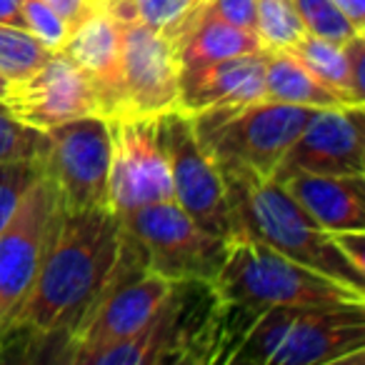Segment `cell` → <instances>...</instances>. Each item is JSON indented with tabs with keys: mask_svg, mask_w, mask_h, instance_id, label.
Here are the masks:
<instances>
[{
	"mask_svg": "<svg viewBox=\"0 0 365 365\" xmlns=\"http://www.w3.org/2000/svg\"><path fill=\"white\" fill-rule=\"evenodd\" d=\"M363 125V106L315 110L270 178L283 180L293 173L365 175Z\"/></svg>",
	"mask_w": 365,
	"mask_h": 365,
	"instance_id": "14",
	"label": "cell"
},
{
	"mask_svg": "<svg viewBox=\"0 0 365 365\" xmlns=\"http://www.w3.org/2000/svg\"><path fill=\"white\" fill-rule=\"evenodd\" d=\"M61 210V198L43 173L23 198L13 220L0 230V345L36 283Z\"/></svg>",
	"mask_w": 365,
	"mask_h": 365,
	"instance_id": "10",
	"label": "cell"
},
{
	"mask_svg": "<svg viewBox=\"0 0 365 365\" xmlns=\"http://www.w3.org/2000/svg\"><path fill=\"white\" fill-rule=\"evenodd\" d=\"M333 3L353 21L358 31H365V0H333Z\"/></svg>",
	"mask_w": 365,
	"mask_h": 365,
	"instance_id": "33",
	"label": "cell"
},
{
	"mask_svg": "<svg viewBox=\"0 0 365 365\" xmlns=\"http://www.w3.org/2000/svg\"><path fill=\"white\" fill-rule=\"evenodd\" d=\"M313 108L260 101L195 113L193 128L225 180L270 178L313 118Z\"/></svg>",
	"mask_w": 365,
	"mask_h": 365,
	"instance_id": "5",
	"label": "cell"
},
{
	"mask_svg": "<svg viewBox=\"0 0 365 365\" xmlns=\"http://www.w3.org/2000/svg\"><path fill=\"white\" fill-rule=\"evenodd\" d=\"M168 200H173V178L158 118L115 120L110 208L118 215H125L135 208Z\"/></svg>",
	"mask_w": 365,
	"mask_h": 365,
	"instance_id": "12",
	"label": "cell"
},
{
	"mask_svg": "<svg viewBox=\"0 0 365 365\" xmlns=\"http://www.w3.org/2000/svg\"><path fill=\"white\" fill-rule=\"evenodd\" d=\"M46 3L68 23L71 33L76 31V28L81 26L88 16H93V13L101 8L98 0H46Z\"/></svg>",
	"mask_w": 365,
	"mask_h": 365,
	"instance_id": "30",
	"label": "cell"
},
{
	"mask_svg": "<svg viewBox=\"0 0 365 365\" xmlns=\"http://www.w3.org/2000/svg\"><path fill=\"white\" fill-rule=\"evenodd\" d=\"M41 175L43 165H38V163H0V230L13 220L23 198Z\"/></svg>",
	"mask_w": 365,
	"mask_h": 365,
	"instance_id": "26",
	"label": "cell"
},
{
	"mask_svg": "<svg viewBox=\"0 0 365 365\" xmlns=\"http://www.w3.org/2000/svg\"><path fill=\"white\" fill-rule=\"evenodd\" d=\"M3 103L18 120L41 130L83 115H103L93 81L63 51L51 53L28 78L8 83Z\"/></svg>",
	"mask_w": 365,
	"mask_h": 365,
	"instance_id": "13",
	"label": "cell"
},
{
	"mask_svg": "<svg viewBox=\"0 0 365 365\" xmlns=\"http://www.w3.org/2000/svg\"><path fill=\"white\" fill-rule=\"evenodd\" d=\"M338 248L343 250V255L355 265L358 270L365 273V235L363 230H338L333 233Z\"/></svg>",
	"mask_w": 365,
	"mask_h": 365,
	"instance_id": "31",
	"label": "cell"
},
{
	"mask_svg": "<svg viewBox=\"0 0 365 365\" xmlns=\"http://www.w3.org/2000/svg\"><path fill=\"white\" fill-rule=\"evenodd\" d=\"M128 253V235L113 208L61 210L28 298L8 325L6 340L66 338L98 303ZM0 345V350H3Z\"/></svg>",
	"mask_w": 365,
	"mask_h": 365,
	"instance_id": "1",
	"label": "cell"
},
{
	"mask_svg": "<svg viewBox=\"0 0 365 365\" xmlns=\"http://www.w3.org/2000/svg\"><path fill=\"white\" fill-rule=\"evenodd\" d=\"M288 51L295 53V56H298L320 81L328 83L333 91L345 96L350 103L363 106V98H358V93L353 91V83H350V73H348V61H345V51L340 43L325 41V38L305 33V36L300 38L293 48H288Z\"/></svg>",
	"mask_w": 365,
	"mask_h": 365,
	"instance_id": "21",
	"label": "cell"
},
{
	"mask_svg": "<svg viewBox=\"0 0 365 365\" xmlns=\"http://www.w3.org/2000/svg\"><path fill=\"white\" fill-rule=\"evenodd\" d=\"M125 233L135 240L145 270L168 280H215L228 240L203 230L175 200L145 205L120 215Z\"/></svg>",
	"mask_w": 365,
	"mask_h": 365,
	"instance_id": "8",
	"label": "cell"
},
{
	"mask_svg": "<svg viewBox=\"0 0 365 365\" xmlns=\"http://www.w3.org/2000/svg\"><path fill=\"white\" fill-rule=\"evenodd\" d=\"M98 3H103V0H98Z\"/></svg>",
	"mask_w": 365,
	"mask_h": 365,
	"instance_id": "35",
	"label": "cell"
},
{
	"mask_svg": "<svg viewBox=\"0 0 365 365\" xmlns=\"http://www.w3.org/2000/svg\"><path fill=\"white\" fill-rule=\"evenodd\" d=\"M205 11L223 18L230 26L255 31V0H208Z\"/></svg>",
	"mask_w": 365,
	"mask_h": 365,
	"instance_id": "28",
	"label": "cell"
},
{
	"mask_svg": "<svg viewBox=\"0 0 365 365\" xmlns=\"http://www.w3.org/2000/svg\"><path fill=\"white\" fill-rule=\"evenodd\" d=\"M265 56L268 51H258L198 68H180L178 110L195 115L210 108L245 106L265 98Z\"/></svg>",
	"mask_w": 365,
	"mask_h": 365,
	"instance_id": "15",
	"label": "cell"
},
{
	"mask_svg": "<svg viewBox=\"0 0 365 365\" xmlns=\"http://www.w3.org/2000/svg\"><path fill=\"white\" fill-rule=\"evenodd\" d=\"M21 11L26 31L31 36H36L51 53L63 51L68 36H71V28L46 0H21Z\"/></svg>",
	"mask_w": 365,
	"mask_h": 365,
	"instance_id": "27",
	"label": "cell"
},
{
	"mask_svg": "<svg viewBox=\"0 0 365 365\" xmlns=\"http://www.w3.org/2000/svg\"><path fill=\"white\" fill-rule=\"evenodd\" d=\"M208 0H103L101 6L118 21H138L170 41Z\"/></svg>",
	"mask_w": 365,
	"mask_h": 365,
	"instance_id": "20",
	"label": "cell"
},
{
	"mask_svg": "<svg viewBox=\"0 0 365 365\" xmlns=\"http://www.w3.org/2000/svg\"><path fill=\"white\" fill-rule=\"evenodd\" d=\"M158 128L170 163L173 200L208 233L228 243L243 238L245 233L235 213L228 182L208 150L200 145L193 115L182 110L163 113L158 115Z\"/></svg>",
	"mask_w": 365,
	"mask_h": 365,
	"instance_id": "7",
	"label": "cell"
},
{
	"mask_svg": "<svg viewBox=\"0 0 365 365\" xmlns=\"http://www.w3.org/2000/svg\"><path fill=\"white\" fill-rule=\"evenodd\" d=\"M295 13L300 16L305 26V33L325 38L333 43H348L353 36H358V28L353 26L348 16L335 6L333 0H290Z\"/></svg>",
	"mask_w": 365,
	"mask_h": 365,
	"instance_id": "25",
	"label": "cell"
},
{
	"mask_svg": "<svg viewBox=\"0 0 365 365\" xmlns=\"http://www.w3.org/2000/svg\"><path fill=\"white\" fill-rule=\"evenodd\" d=\"M265 98L288 103V106L313 108V110L358 106L340 96L338 91H333L325 81H320L290 51H268L265 56Z\"/></svg>",
	"mask_w": 365,
	"mask_h": 365,
	"instance_id": "19",
	"label": "cell"
},
{
	"mask_svg": "<svg viewBox=\"0 0 365 365\" xmlns=\"http://www.w3.org/2000/svg\"><path fill=\"white\" fill-rule=\"evenodd\" d=\"M120 21L101 6L68 36L66 46H63V53L93 81L98 98H101V113L110 120L120 118Z\"/></svg>",
	"mask_w": 365,
	"mask_h": 365,
	"instance_id": "16",
	"label": "cell"
},
{
	"mask_svg": "<svg viewBox=\"0 0 365 365\" xmlns=\"http://www.w3.org/2000/svg\"><path fill=\"white\" fill-rule=\"evenodd\" d=\"M303 210L330 233L365 228V178L293 173L278 180Z\"/></svg>",
	"mask_w": 365,
	"mask_h": 365,
	"instance_id": "17",
	"label": "cell"
},
{
	"mask_svg": "<svg viewBox=\"0 0 365 365\" xmlns=\"http://www.w3.org/2000/svg\"><path fill=\"white\" fill-rule=\"evenodd\" d=\"M213 285L225 303L250 310L365 305V290L318 273L253 235L228 245Z\"/></svg>",
	"mask_w": 365,
	"mask_h": 365,
	"instance_id": "3",
	"label": "cell"
},
{
	"mask_svg": "<svg viewBox=\"0 0 365 365\" xmlns=\"http://www.w3.org/2000/svg\"><path fill=\"white\" fill-rule=\"evenodd\" d=\"M48 133L18 120L8 106L0 101V163H38L43 165L48 155Z\"/></svg>",
	"mask_w": 365,
	"mask_h": 365,
	"instance_id": "24",
	"label": "cell"
},
{
	"mask_svg": "<svg viewBox=\"0 0 365 365\" xmlns=\"http://www.w3.org/2000/svg\"><path fill=\"white\" fill-rule=\"evenodd\" d=\"M128 235V233H125ZM173 290V280L145 270L135 240L128 235V253L118 275L110 280L98 303L63 338L58 360L88 365L93 355L113 348L120 340L135 335L153 320Z\"/></svg>",
	"mask_w": 365,
	"mask_h": 365,
	"instance_id": "6",
	"label": "cell"
},
{
	"mask_svg": "<svg viewBox=\"0 0 365 365\" xmlns=\"http://www.w3.org/2000/svg\"><path fill=\"white\" fill-rule=\"evenodd\" d=\"M225 182L245 235L263 240L273 250L318 273L365 290L363 270L345 258L333 233L315 223L275 178L245 175Z\"/></svg>",
	"mask_w": 365,
	"mask_h": 365,
	"instance_id": "4",
	"label": "cell"
},
{
	"mask_svg": "<svg viewBox=\"0 0 365 365\" xmlns=\"http://www.w3.org/2000/svg\"><path fill=\"white\" fill-rule=\"evenodd\" d=\"M0 23H3V26L23 28V31H26L21 0H0Z\"/></svg>",
	"mask_w": 365,
	"mask_h": 365,
	"instance_id": "32",
	"label": "cell"
},
{
	"mask_svg": "<svg viewBox=\"0 0 365 365\" xmlns=\"http://www.w3.org/2000/svg\"><path fill=\"white\" fill-rule=\"evenodd\" d=\"M255 33L265 51H288L305 36L290 0H255Z\"/></svg>",
	"mask_w": 365,
	"mask_h": 365,
	"instance_id": "22",
	"label": "cell"
},
{
	"mask_svg": "<svg viewBox=\"0 0 365 365\" xmlns=\"http://www.w3.org/2000/svg\"><path fill=\"white\" fill-rule=\"evenodd\" d=\"M345 61H348V73L353 91L358 93V98L365 101V78H363V66H365V33L353 36L348 43H343Z\"/></svg>",
	"mask_w": 365,
	"mask_h": 365,
	"instance_id": "29",
	"label": "cell"
},
{
	"mask_svg": "<svg viewBox=\"0 0 365 365\" xmlns=\"http://www.w3.org/2000/svg\"><path fill=\"white\" fill-rule=\"evenodd\" d=\"M120 118H158L178 110L180 61L175 43L138 21H120Z\"/></svg>",
	"mask_w": 365,
	"mask_h": 365,
	"instance_id": "11",
	"label": "cell"
},
{
	"mask_svg": "<svg viewBox=\"0 0 365 365\" xmlns=\"http://www.w3.org/2000/svg\"><path fill=\"white\" fill-rule=\"evenodd\" d=\"M173 43L180 68H198L205 63L265 51L258 33L250 28L230 26L223 18L205 11V6L180 28Z\"/></svg>",
	"mask_w": 365,
	"mask_h": 365,
	"instance_id": "18",
	"label": "cell"
},
{
	"mask_svg": "<svg viewBox=\"0 0 365 365\" xmlns=\"http://www.w3.org/2000/svg\"><path fill=\"white\" fill-rule=\"evenodd\" d=\"M6 93H8V81L3 76H0V101L6 98Z\"/></svg>",
	"mask_w": 365,
	"mask_h": 365,
	"instance_id": "34",
	"label": "cell"
},
{
	"mask_svg": "<svg viewBox=\"0 0 365 365\" xmlns=\"http://www.w3.org/2000/svg\"><path fill=\"white\" fill-rule=\"evenodd\" d=\"M51 51L23 28L0 23V76L16 83L36 73L48 61Z\"/></svg>",
	"mask_w": 365,
	"mask_h": 365,
	"instance_id": "23",
	"label": "cell"
},
{
	"mask_svg": "<svg viewBox=\"0 0 365 365\" xmlns=\"http://www.w3.org/2000/svg\"><path fill=\"white\" fill-rule=\"evenodd\" d=\"M43 173L66 210L110 208V165L115 120L83 115L48 128Z\"/></svg>",
	"mask_w": 365,
	"mask_h": 365,
	"instance_id": "9",
	"label": "cell"
},
{
	"mask_svg": "<svg viewBox=\"0 0 365 365\" xmlns=\"http://www.w3.org/2000/svg\"><path fill=\"white\" fill-rule=\"evenodd\" d=\"M230 365L365 363V305L265 308L228 360Z\"/></svg>",
	"mask_w": 365,
	"mask_h": 365,
	"instance_id": "2",
	"label": "cell"
}]
</instances>
